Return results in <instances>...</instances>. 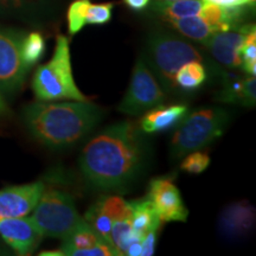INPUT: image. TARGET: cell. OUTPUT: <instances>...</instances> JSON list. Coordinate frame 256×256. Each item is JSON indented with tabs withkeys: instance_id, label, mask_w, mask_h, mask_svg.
<instances>
[{
	"instance_id": "1",
	"label": "cell",
	"mask_w": 256,
	"mask_h": 256,
	"mask_svg": "<svg viewBox=\"0 0 256 256\" xmlns=\"http://www.w3.org/2000/svg\"><path fill=\"white\" fill-rule=\"evenodd\" d=\"M142 132L132 121H121L92 138L80 158L87 183L104 191L120 190L132 183L145 162Z\"/></svg>"
},
{
	"instance_id": "2",
	"label": "cell",
	"mask_w": 256,
	"mask_h": 256,
	"mask_svg": "<svg viewBox=\"0 0 256 256\" xmlns=\"http://www.w3.org/2000/svg\"><path fill=\"white\" fill-rule=\"evenodd\" d=\"M102 116L101 108L90 101H42L23 110L24 124L31 136L54 150L76 145L98 126Z\"/></svg>"
},
{
	"instance_id": "3",
	"label": "cell",
	"mask_w": 256,
	"mask_h": 256,
	"mask_svg": "<svg viewBox=\"0 0 256 256\" xmlns=\"http://www.w3.org/2000/svg\"><path fill=\"white\" fill-rule=\"evenodd\" d=\"M32 88L40 101H89V98L80 90L75 83L69 40L66 36H57L54 56L36 70Z\"/></svg>"
},
{
	"instance_id": "4",
	"label": "cell",
	"mask_w": 256,
	"mask_h": 256,
	"mask_svg": "<svg viewBox=\"0 0 256 256\" xmlns=\"http://www.w3.org/2000/svg\"><path fill=\"white\" fill-rule=\"evenodd\" d=\"M230 121L224 108H202L185 116L171 140V154L179 159L223 136Z\"/></svg>"
},
{
	"instance_id": "5",
	"label": "cell",
	"mask_w": 256,
	"mask_h": 256,
	"mask_svg": "<svg viewBox=\"0 0 256 256\" xmlns=\"http://www.w3.org/2000/svg\"><path fill=\"white\" fill-rule=\"evenodd\" d=\"M30 218L43 238L60 240L84 220L80 216L72 194L52 188H46Z\"/></svg>"
},
{
	"instance_id": "6",
	"label": "cell",
	"mask_w": 256,
	"mask_h": 256,
	"mask_svg": "<svg viewBox=\"0 0 256 256\" xmlns=\"http://www.w3.org/2000/svg\"><path fill=\"white\" fill-rule=\"evenodd\" d=\"M150 68L158 75L164 88L176 87L174 76L182 66L191 60H203L196 48L186 40L172 34H152L147 42L146 60Z\"/></svg>"
},
{
	"instance_id": "7",
	"label": "cell",
	"mask_w": 256,
	"mask_h": 256,
	"mask_svg": "<svg viewBox=\"0 0 256 256\" xmlns=\"http://www.w3.org/2000/svg\"><path fill=\"white\" fill-rule=\"evenodd\" d=\"M165 89L156 78L145 57L140 56L132 72L130 86L118 107L120 113L136 116L166 101Z\"/></svg>"
},
{
	"instance_id": "8",
	"label": "cell",
	"mask_w": 256,
	"mask_h": 256,
	"mask_svg": "<svg viewBox=\"0 0 256 256\" xmlns=\"http://www.w3.org/2000/svg\"><path fill=\"white\" fill-rule=\"evenodd\" d=\"M24 36L20 31L0 28V90L6 94H14L23 87L30 70L22 58Z\"/></svg>"
},
{
	"instance_id": "9",
	"label": "cell",
	"mask_w": 256,
	"mask_h": 256,
	"mask_svg": "<svg viewBox=\"0 0 256 256\" xmlns=\"http://www.w3.org/2000/svg\"><path fill=\"white\" fill-rule=\"evenodd\" d=\"M147 198L162 222H186L188 211L172 177L152 179Z\"/></svg>"
},
{
	"instance_id": "10",
	"label": "cell",
	"mask_w": 256,
	"mask_h": 256,
	"mask_svg": "<svg viewBox=\"0 0 256 256\" xmlns=\"http://www.w3.org/2000/svg\"><path fill=\"white\" fill-rule=\"evenodd\" d=\"M46 190L43 182L0 190V218L24 217L34 211Z\"/></svg>"
},
{
	"instance_id": "11",
	"label": "cell",
	"mask_w": 256,
	"mask_h": 256,
	"mask_svg": "<svg viewBox=\"0 0 256 256\" xmlns=\"http://www.w3.org/2000/svg\"><path fill=\"white\" fill-rule=\"evenodd\" d=\"M254 28V24L240 25V26L230 28V30L216 32L208 38L204 44L209 49L211 55L215 57L216 60H218L222 66L229 69L241 68L238 50L248 32Z\"/></svg>"
},
{
	"instance_id": "12",
	"label": "cell",
	"mask_w": 256,
	"mask_h": 256,
	"mask_svg": "<svg viewBox=\"0 0 256 256\" xmlns=\"http://www.w3.org/2000/svg\"><path fill=\"white\" fill-rule=\"evenodd\" d=\"M0 236L18 255H28L43 240L30 217L0 218Z\"/></svg>"
},
{
	"instance_id": "13",
	"label": "cell",
	"mask_w": 256,
	"mask_h": 256,
	"mask_svg": "<svg viewBox=\"0 0 256 256\" xmlns=\"http://www.w3.org/2000/svg\"><path fill=\"white\" fill-rule=\"evenodd\" d=\"M255 224V209L249 202L242 200L224 208L220 216V232L228 238H242L252 232Z\"/></svg>"
},
{
	"instance_id": "14",
	"label": "cell",
	"mask_w": 256,
	"mask_h": 256,
	"mask_svg": "<svg viewBox=\"0 0 256 256\" xmlns=\"http://www.w3.org/2000/svg\"><path fill=\"white\" fill-rule=\"evenodd\" d=\"M139 127L144 133H159L177 127L188 115L186 104H172L168 107H154L145 112Z\"/></svg>"
},
{
	"instance_id": "15",
	"label": "cell",
	"mask_w": 256,
	"mask_h": 256,
	"mask_svg": "<svg viewBox=\"0 0 256 256\" xmlns=\"http://www.w3.org/2000/svg\"><path fill=\"white\" fill-rule=\"evenodd\" d=\"M218 100L226 104H236L244 107H254L256 104L255 76L238 78L230 76L226 80Z\"/></svg>"
},
{
	"instance_id": "16",
	"label": "cell",
	"mask_w": 256,
	"mask_h": 256,
	"mask_svg": "<svg viewBox=\"0 0 256 256\" xmlns=\"http://www.w3.org/2000/svg\"><path fill=\"white\" fill-rule=\"evenodd\" d=\"M104 240L89 226L86 220H83L78 228L74 229L66 238H63L60 252L63 255L80 256L82 252L94 247Z\"/></svg>"
},
{
	"instance_id": "17",
	"label": "cell",
	"mask_w": 256,
	"mask_h": 256,
	"mask_svg": "<svg viewBox=\"0 0 256 256\" xmlns=\"http://www.w3.org/2000/svg\"><path fill=\"white\" fill-rule=\"evenodd\" d=\"M132 210V229L144 236L152 229H160L162 220L148 198L128 202Z\"/></svg>"
},
{
	"instance_id": "18",
	"label": "cell",
	"mask_w": 256,
	"mask_h": 256,
	"mask_svg": "<svg viewBox=\"0 0 256 256\" xmlns=\"http://www.w3.org/2000/svg\"><path fill=\"white\" fill-rule=\"evenodd\" d=\"M168 22L172 28L180 32L183 36L190 38L192 40L200 42V43H204L210 36L218 32L212 25L206 23L200 14L179 19H171V20Z\"/></svg>"
},
{
	"instance_id": "19",
	"label": "cell",
	"mask_w": 256,
	"mask_h": 256,
	"mask_svg": "<svg viewBox=\"0 0 256 256\" xmlns=\"http://www.w3.org/2000/svg\"><path fill=\"white\" fill-rule=\"evenodd\" d=\"M206 81V69L200 60H191L182 66L174 76L176 88L185 92L196 90Z\"/></svg>"
},
{
	"instance_id": "20",
	"label": "cell",
	"mask_w": 256,
	"mask_h": 256,
	"mask_svg": "<svg viewBox=\"0 0 256 256\" xmlns=\"http://www.w3.org/2000/svg\"><path fill=\"white\" fill-rule=\"evenodd\" d=\"M203 0H176V2H159L154 4V10L166 20L191 17L200 14Z\"/></svg>"
},
{
	"instance_id": "21",
	"label": "cell",
	"mask_w": 256,
	"mask_h": 256,
	"mask_svg": "<svg viewBox=\"0 0 256 256\" xmlns=\"http://www.w3.org/2000/svg\"><path fill=\"white\" fill-rule=\"evenodd\" d=\"M84 220L98 236L110 241L113 220L107 215V212L102 209L100 202L98 200L89 208L84 215Z\"/></svg>"
},
{
	"instance_id": "22",
	"label": "cell",
	"mask_w": 256,
	"mask_h": 256,
	"mask_svg": "<svg viewBox=\"0 0 256 256\" xmlns=\"http://www.w3.org/2000/svg\"><path fill=\"white\" fill-rule=\"evenodd\" d=\"M46 51V40L40 32H30L25 34L22 42V58L31 68L37 62H40Z\"/></svg>"
},
{
	"instance_id": "23",
	"label": "cell",
	"mask_w": 256,
	"mask_h": 256,
	"mask_svg": "<svg viewBox=\"0 0 256 256\" xmlns=\"http://www.w3.org/2000/svg\"><path fill=\"white\" fill-rule=\"evenodd\" d=\"M241 58V68L249 76H255L256 74V30L252 28L243 40L238 50Z\"/></svg>"
},
{
	"instance_id": "24",
	"label": "cell",
	"mask_w": 256,
	"mask_h": 256,
	"mask_svg": "<svg viewBox=\"0 0 256 256\" xmlns=\"http://www.w3.org/2000/svg\"><path fill=\"white\" fill-rule=\"evenodd\" d=\"M90 4V0H75L70 4L66 19H68V31L72 36L78 34L87 25V12Z\"/></svg>"
},
{
	"instance_id": "25",
	"label": "cell",
	"mask_w": 256,
	"mask_h": 256,
	"mask_svg": "<svg viewBox=\"0 0 256 256\" xmlns=\"http://www.w3.org/2000/svg\"><path fill=\"white\" fill-rule=\"evenodd\" d=\"M210 156L206 152L194 151L188 153L185 159L182 162L180 168L190 174H203L210 165Z\"/></svg>"
},
{
	"instance_id": "26",
	"label": "cell",
	"mask_w": 256,
	"mask_h": 256,
	"mask_svg": "<svg viewBox=\"0 0 256 256\" xmlns=\"http://www.w3.org/2000/svg\"><path fill=\"white\" fill-rule=\"evenodd\" d=\"M114 5L112 2L106 4L89 5L87 12V25H104L110 23L113 14Z\"/></svg>"
},
{
	"instance_id": "27",
	"label": "cell",
	"mask_w": 256,
	"mask_h": 256,
	"mask_svg": "<svg viewBox=\"0 0 256 256\" xmlns=\"http://www.w3.org/2000/svg\"><path fill=\"white\" fill-rule=\"evenodd\" d=\"M40 4V0H0V11L24 14Z\"/></svg>"
},
{
	"instance_id": "28",
	"label": "cell",
	"mask_w": 256,
	"mask_h": 256,
	"mask_svg": "<svg viewBox=\"0 0 256 256\" xmlns=\"http://www.w3.org/2000/svg\"><path fill=\"white\" fill-rule=\"evenodd\" d=\"M159 229H152L142 236V256H151L154 254L156 238Z\"/></svg>"
},
{
	"instance_id": "29",
	"label": "cell",
	"mask_w": 256,
	"mask_h": 256,
	"mask_svg": "<svg viewBox=\"0 0 256 256\" xmlns=\"http://www.w3.org/2000/svg\"><path fill=\"white\" fill-rule=\"evenodd\" d=\"M203 2L223 8H244V6H254L255 4V0H203Z\"/></svg>"
},
{
	"instance_id": "30",
	"label": "cell",
	"mask_w": 256,
	"mask_h": 256,
	"mask_svg": "<svg viewBox=\"0 0 256 256\" xmlns=\"http://www.w3.org/2000/svg\"><path fill=\"white\" fill-rule=\"evenodd\" d=\"M124 5L133 11H142L150 4V0H124Z\"/></svg>"
},
{
	"instance_id": "31",
	"label": "cell",
	"mask_w": 256,
	"mask_h": 256,
	"mask_svg": "<svg viewBox=\"0 0 256 256\" xmlns=\"http://www.w3.org/2000/svg\"><path fill=\"white\" fill-rule=\"evenodd\" d=\"M8 112V104H6V102L4 100V98H2V94H0V115H4Z\"/></svg>"
},
{
	"instance_id": "32",
	"label": "cell",
	"mask_w": 256,
	"mask_h": 256,
	"mask_svg": "<svg viewBox=\"0 0 256 256\" xmlns=\"http://www.w3.org/2000/svg\"><path fill=\"white\" fill-rule=\"evenodd\" d=\"M40 255L42 256H63V252L60 250H48V252H40Z\"/></svg>"
},
{
	"instance_id": "33",
	"label": "cell",
	"mask_w": 256,
	"mask_h": 256,
	"mask_svg": "<svg viewBox=\"0 0 256 256\" xmlns=\"http://www.w3.org/2000/svg\"><path fill=\"white\" fill-rule=\"evenodd\" d=\"M8 249H6L5 247H2V243H0V255H8Z\"/></svg>"
},
{
	"instance_id": "34",
	"label": "cell",
	"mask_w": 256,
	"mask_h": 256,
	"mask_svg": "<svg viewBox=\"0 0 256 256\" xmlns=\"http://www.w3.org/2000/svg\"><path fill=\"white\" fill-rule=\"evenodd\" d=\"M160 2H176V0H160Z\"/></svg>"
}]
</instances>
